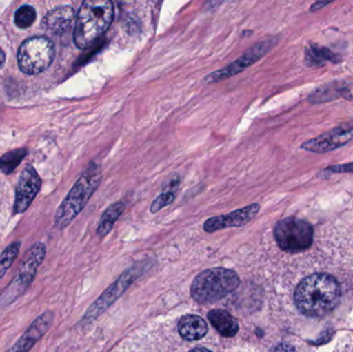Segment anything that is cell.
<instances>
[{
  "instance_id": "6da1fadb",
  "label": "cell",
  "mask_w": 353,
  "mask_h": 352,
  "mask_svg": "<svg viewBox=\"0 0 353 352\" xmlns=\"http://www.w3.org/2000/svg\"><path fill=\"white\" fill-rule=\"evenodd\" d=\"M341 298L339 283L331 275L314 274L296 287L294 302L303 314L311 318L327 315L337 307Z\"/></svg>"
},
{
  "instance_id": "7a4b0ae2",
  "label": "cell",
  "mask_w": 353,
  "mask_h": 352,
  "mask_svg": "<svg viewBox=\"0 0 353 352\" xmlns=\"http://www.w3.org/2000/svg\"><path fill=\"white\" fill-rule=\"evenodd\" d=\"M114 4L109 0H87L77 14L74 41L77 47L87 49L97 43L111 27Z\"/></svg>"
},
{
  "instance_id": "3957f363",
  "label": "cell",
  "mask_w": 353,
  "mask_h": 352,
  "mask_svg": "<svg viewBox=\"0 0 353 352\" xmlns=\"http://www.w3.org/2000/svg\"><path fill=\"white\" fill-rule=\"evenodd\" d=\"M101 165L91 163L60 205L55 216V225L58 229H65L80 214L101 184Z\"/></svg>"
},
{
  "instance_id": "277c9868",
  "label": "cell",
  "mask_w": 353,
  "mask_h": 352,
  "mask_svg": "<svg viewBox=\"0 0 353 352\" xmlns=\"http://www.w3.org/2000/svg\"><path fill=\"white\" fill-rule=\"evenodd\" d=\"M240 278L234 271L214 268L197 275L190 287L191 297L199 303H215L236 291Z\"/></svg>"
},
{
  "instance_id": "5b68a950",
  "label": "cell",
  "mask_w": 353,
  "mask_h": 352,
  "mask_svg": "<svg viewBox=\"0 0 353 352\" xmlns=\"http://www.w3.org/2000/svg\"><path fill=\"white\" fill-rule=\"evenodd\" d=\"M45 256L46 246L43 243H37L27 250L14 279L0 296V308L14 303L27 291L34 280L37 269L43 264Z\"/></svg>"
},
{
  "instance_id": "8992f818",
  "label": "cell",
  "mask_w": 353,
  "mask_h": 352,
  "mask_svg": "<svg viewBox=\"0 0 353 352\" xmlns=\"http://www.w3.org/2000/svg\"><path fill=\"white\" fill-rule=\"evenodd\" d=\"M55 57V45L46 37H33L23 41L19 48L18 64L26 74L45 72Z\"/></svg>"
},
{
  "instance_id": "52a82bcc",
  "label": "cell",
  "mask_w": 353,
  "mask_h": 352,
  "mask_svg": "<svg viewBox=\"0 0 353 352\" xmlns=\"http://www.w3.org/2000/svg\"><path fill=\"white\" fill-rule=\"evenodd\" d=\"M274 235L284 251L301 252L312 245L314 233L310 223L296 217H288L277 223Z\"/></svg>"
},
{
  "instance_id": "ba28073f",
  "label": "cell",
  "mask_w": 353,
  "mask_h": 352,
  "mask_svg": "<svg viewBox=\"0 0 353 352\" xmlns=\"http://www.w3.org/2000/svg\"><path fill=\"white\" fill-rule=\"evenodd\" d=\"M276 43H277V39L271 37V39H267L261 41V43H256L236 61L232 62L221 70L211 72L203 79V81L208 84H213V83L221 82V81L226 80V79L236 76L249 66L253 65L261 58H263L275 45Z\"/></svg>"
},
{
  "instance_id": "9c48e42d",
  "label": "cell",
  "mask_w": 353,
  "mask_h": 352,
  "mask_svg": "<svg viewBox=\"0 0 353 352\" xmlns=\"http://www.w3.org/2000/svg\"><path fill=\"white\" fill-rule=\"evenodd\" d=\"M141 269L134 266V268L130 269L126 271L123 275L120 276V278L116 281L114 284H112L107 291L103 293V295L89 308L88 312L84 316V320L89 322V320H95L97 316L101 315L103 312L107 310L108 307L112 305L122 293L130 287V285L138 278V275H140Z\"/></svg>"
},
{
  "instance_id": "30bf717a",
  "label": "cell",
  "mask_w": 353,
  "mask_h": 352,
  "mask_svg": "<svg viewBox=\"0 0 353 352\" xmlns=\"http://www.w3.org/2000/svg\"><path fill=\"white\" fill-rule=\"evenodd\" d=\"M353 140V123L341 124L317 138L307 141L301 148L312 153H327L343 147Z\"/></svg>"
},
{
  "instance_id": "8fae6325",
  "label": "cell",
  "mask_w": 353,
  "mask_h": 352,
  "mask_svg": "<svg viewBox=\"0 0 353 352\" xmlns=\"http://www.w3.org/2000/svg\"><path fill=\"white\" fill-rule=\"evenodd\" d=\"M41 178L32 165H27L20 175L16 187L14 213L25 212L39 194L41 188Z\"/></svg>"
},
{
  "instance_id": "7c38bea8",
  "label": "cell",
  "mask_w": 353,
  "mask_h": 352,
  "mask_svg": "<svg viewBox=\"0 0 353 352\" xmlns=\"http://www.w3.org/2000/svg\"><path fill=\"white\" fill-rule=\"evenodd\" d=\"M261 206L259 204H252L226 215L211 217L205 221L203 229L207 233H214L228 227H244L256 216Z\"/></svg>"
},
{
  "instance_id": "4fadbf2b",
  "label": "cell",
  "mask_w": 353,
  "mask_h": 352,
  "mask_svg": "<svg viewBox=\"0 0 353 352\" xmlns=\"http://www.w3.org/2000/svg\"><path fill=\"white\" fill-rule=\"evenodd\" d=\"M53 313L45 312L30 324L26 332L17 341L16 344L6 352H29L34 346L35 343L48 332L52 322Z\"/></svg>"
},
{
  "instance_id": "5bb4252c",
  "label": "cell",
  "mask_w": 353,
  "mask_h": 352,
  "mask_svg": "<svg viewBox=\"0 0 353 352\" xmlns=\"http://www.w3.org/2000/svg\"><path fill=\"white\" fill-rule=\"evenodd\" d=\"M76 19V12L72 6H59L46 14L43 27L52 35H64L72 28Z\"/></svg>"
},
{
  "instance_id": "9a60e30c",
  "label": "cell",
  "mask_w": 353,
  "mask_h": 352,
  "mask_svg": "<svg viewBox=\"0 0 353 352\" xmlns=\"http://www.w3.org/2000/svg\"><path fill=\"white\" fill-rule=\"evenodd\" d=\"M208 324L201 316L185 315L178 324L179 334L187 341H197L207 335Z\"/></svg>"
},
{
  "instance_id": "2e32d148",
  "label": "cell",
  "mask_w": 353,
  "mask_h": 352,
  "mask_svg": "<svg viewBox=\"0 0 353 352\" xmlns=\"http://www.w3.org/2000/svg\"><path fill=\"white\" fill-rule=\"evenodd\" d=\"M208 318H209L212 326L215 328L216 331H218V333L221 336L226 337V338H232V337H234L238 334V322L226 310H212L208 314Z\"/></svg>"
},
{
  "instance_id": "e0dca14e",
  "label": "cell",
  "mask_w": 353,
  "mask_h": 352,
  "mask_svg": "<svg viewBox=\"0 0 353 352\" xmlns=\"http://www.w3.org/2000/svg\"><path fill=\"white\" fill-rule=\"evenodd\" d=\"M340 61V57L331 50L325 47H321L316 43H311L305 50V62L308 66H321L325 62L337 63Z\"/></svg>"
},
{
  "instance_id": "ac0fdd59",
  "label": "cell",
  "mask_w": 353,
  "mask_h": 352,
  "mask_svg": "<svg viewBox=\"0 0 353 352\" xmlns=\"http://www.w3.org/2000/svg\"><path fill=\"white\" fill-rule=\"evenodd\" d=\"M124 210H125V205L123 203L118 202L111 205L105 211L103 216H101V221H99V229H97V234L101 238L105 237L112 231L114 225L119 219V217L121 216Z\"/></svg>"
},
{
  "instance_id": "d6986e66",
  "label": "cell",
  "mask_w": 353,
  "mask_h": 352,
  "mask_svg": "<svg viewBox=\"0 0 353 352\" xmlns=\"http://www.w3.org/2000/svg\"><path fill=\"white\" fill-rule=\"evenodd\" d=\"M346 92V87L341 84H331L321 87L319 90L309 97V101L312 103H325V101H334L339 96H343Z\"/></svg>"
},
{
  "instance_id": "ffe728a7",
  "label": "cell",
  "mask_w": 353,
  "mask_h": 352,
  "mask_svg": "<svg viewBox=\"0 0 353 352\" xmlns=\"http://www.w3.org/2000/svg\"><path fill=\"white\" fill-rule=\"evenodd\" d=\"M26 155L27 151L25 149H18V150L6 153L3 156L0 157V171L3 172L6 175H10L18 167Z\"/></svg>"
},
{
  "instance_id": "44dd1931",
  "label": "cell",
  "mask_w": 353,
  "mask_h": 352,
  "mask_svg": "<svg viewBox=\"0 0 353 352\" xmlns=\"http://www.w3.org/2000/svg\"><path fill=\"white\" fill-rule=\"evenodd\" d=\"M21 243L20 242H14L10 244L8 248L4 249V251L0 254V279L6 274V271L12 267V262L16 260L18 256L19 251H20Z\"/></svg>"
},
{
  "instance_id": "7402d4cb",
  "label": "cell",
  "mask_w": 353,
  "mask_h": 352,
  "mask_svg": "<svg viewBox=\"0 0 353 352\" xmlns=\"http://www.w3.org/2000/svg\"><path fill=\"white\" fill-rule=\"evenodd\" d=\"M37 12L30 6H23L14 14V23L20 28H28L34 23Z\"/></svg>"
},
{
  "instance_id": "603a6c76",
  "label": "cell",
  "mask_w": 353,
  "mask_h": 352,
  "mask_svg": "<svg viewBox=\"0 0 353 352\" xmlns=\"http://www.w3.org/2000/svg\"><path fill=\"white\" fill-rule=\"evenodd\" d=\"M175 200L176 196L174 192H163L161 196H157V200L151 205L150 212L155 214V213L159 212V211H161V209L165 208V207L173 204Z\"/></svg>"
},
{
  "instance_id": "cb8c5ba5",
  "label": "cell",
  "mask_w": 353,
  "mask_h": 352,
  "mask_svg": "<svg viewBox=\"0 0 353 352\" xmlns=\"http://www.w3.org/2000/svg\"><path fill=\"white\" fill-rule=\"evenodd\" d=\"M323 173H353V163H346V165H332V167H327Z\"/></svg>"
},
{
  "instance_id": "d4e9b609",
  "label": "cell",
  "mask_w": 353,
  "mask_h": 352,
  "mask_svg": "<svg viewBox=\"0 0 353 352\" xmlns=\"http://www.w3.org/2000/svg\"><path fill=\"white\" fill-rule=\"evenodd\" d=\"M181 178L180 176L173 175L169 177V179L163 183V189L165 192H174L173 190L178 187L180 184ZM175 194V192H174Z\"/></svg>"
},
{
  "instance_id": "484cf974",
  "label": "cell",
  "mask_w": 353,
  "mask_h": 352,
  "mask_svg": "<svg viewBox=\"0 0 353 352\" xmlns=\"http://www.w3.org/2000/svg\"><path fill=\"white\" fill-rule=\"evenodd\" d=\"M273 352H296V349L292 345L288 344V343H281V344L277 345L274 349Z\"/></svg>"
},
{
  "instance_id": "4316f807",
  "label": "cell",
  "mask_w": 353,
  "mask_h": 352,
  "mask_svg": "<svg viewBox=\"0 0 353 352\" xmlns=\"http://www.w3.org/2000/svg\"><path fill=\"white\" fill-rule=\"evenodd\" d=\"M331 3L330 1H319L316 2V3L313 4V6H311L310 8V12H316V10H321V8H323V6H329V4Z\"/></svg>"
},
{
  "instance_id": "83f0119b",
  "label": "cell",
  "mask_w": 353,
  "mask_h": 352,
  "mask_svg": "<svg viewBox=\"0 0 353 352\" xmlns=\"http://www.w3.org/2000/svg\"><path fill=\"white\" fill-rule=\"evenodd\" d=\"M4 61H6V55H4V52L2 51L1 48H0V70H1L2 66H3Z\"/></svg>"
},
{
  "instance_id": "f1b7e54d",
  "label": "cell",
  "mask_w": 353,
  "mask_h": 352,
  "mask_svg": "<svg viewBox=\"0 0 353 352\" xmlns=\"http://www.w3.org/2000/svg\"><path fill=\"white\" fill-rule=\"evenodd\" d=\"M189 352H212L210 351L209 349H203V347H197V349H192Z\"/></svg>"
}]
</instances>
